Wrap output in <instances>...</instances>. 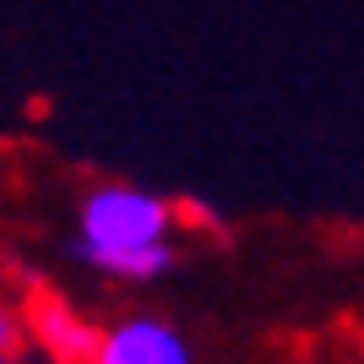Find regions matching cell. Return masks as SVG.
I'll return each mask as SVG.
<instances>
[{
    "label": "cell",
    "instance_id": "obj_1",
    "mask_svg": "<svg viewBox=\"0 0 364 364\" xmlns=\"http://www.w3.org/2000/svg\"><path fill=\"white\" fill-rule=\"evenodd\" d=\"M168 223H174V213L164 196L136 191V185H98L76 213V256L92 267L114 250L168 245Z\"/></svg>",
    "mask_w": 364,
    "mask_h": 364
},
{
    "label": "cell",
    "instance_id": "obj_4",
    "mask_svg": "<svg viewBox=\"0 0 364 364\" xmlns=\"http://www.w3.org/2000/svg\"><path fill=\"white\" fill-rule=\"evenodd\" d=\"M16 343H22V316L11 304H0V353H11Z\"/></svg>",
    "mask_w": 364,
    "mask_h": 364
},
{
    "label": "cell",
    "instance_id": "obj_3",
    "mask_svg": "<svg viewBox=\"0 0 364 364\" xmlns=\"http://www.w3.org/2000/svg\"><path fill=\"white\" fill-rule=\"evenodd\" d=\"M22 332H28L33 343H44L55 364H87L92 348H98V332H92L76 310H65V299H55V294H38V299L28 304Z\"/></svg>",
    "mask_w": 364,
    "mask_h": 364
},
{
    "label": "cell",
    "instance_id": "obj_2",
    "mask_svg": "<svg viewBox=\"0 0 364 364\" xmlns=\"http://www.w3.org/2000/svg\"><path fill=\"white\" fill-rule=\"evenodd\" d=\"M87 364H191L180 332L158 316H131L114 332H98V348Z\"/></svg>",
    "mask_w": 364,
    "mask_h": 364
},
{
    "label": "cell",
    "instance_id": "obj_5",
    "mask_svg": "<svg viewBox=\"0 0 364 364\" xmlns=\"http://www.w3.org/2000/svg\"><path fill=\"white\" fill-rule=\"evenodd\" d=\"M0 364H16V359H11V353H0Z\"/></svg>",
    "mask_w": 364,
    "mask_h": 364
}]
</instances>
